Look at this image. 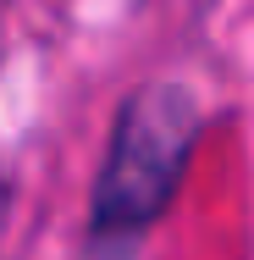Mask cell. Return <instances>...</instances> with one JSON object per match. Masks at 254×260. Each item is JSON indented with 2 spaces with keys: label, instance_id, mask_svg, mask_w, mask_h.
I'll return each mask as SVG.
<instances>
[{
  "label": "cell",
  "instance_id": "obj_1",
  "mask_svg": "<svg viewBox=\"0 0 254 260\" xmlns=\"http://www.w3.org/2000/svg\"><path fill=\"white\" fill-rule=\"evenodd\" d=\"M194 139H199V100L183 83H144L111 127L105 166L94 183V227L100 233L150 227L171 205Z\"/></svg>",
  "mask_w": 254,
  "mask_h": 260
}]
</instances>
